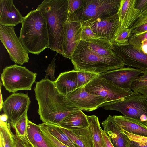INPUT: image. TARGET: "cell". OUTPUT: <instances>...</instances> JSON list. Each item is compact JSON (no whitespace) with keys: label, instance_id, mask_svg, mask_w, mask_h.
Instances as JSON below:
<instances>
[{"label":"cell","instance_id":"1","mask_svg":"<svg viewBox=\"0 0 147 147\" xmlns=\"http://www.w3.org/2000/svg\"><path fill=\"white\" fill-rule=\"evenodd\" d=\"M34 90L38 112L43 123L58 125L69 114L80 109L69 106L65 97L57 91L54 81L48 79L36 82Z\"/></svg>","mask_w":147,"mask_h":147},{"label":"cell","instance_id":"2","mask_svg":"<svg viewBox=\"0 0 147 147\" xmlns=\"http://www.w3.org/2000/svg\"><path fill=\"white\" fill-rule=\"evenodd\" d=\"M47 22L49 48L63 55V27L68 16V0H44L36 9Z\"/></svg>","mask_w":147,"mask_h":147},{"label":"cell","instance_id":"3","mask_svg":"<svg viewBox=\"0 0 147 147\" xmlns=\"http://www.w3.org/2000/svg\"><path fill=\"white\" fill-rule=\"evenodd\" d=\"M19 38L28 53L38 55L49 46L47 22L37 9L24 17Z\"/></svg>","mask_w":147,"mask_h":147},{"label":"cell","instance_id":"4","mask_svg":"<svg viewBox=\"0 0 147 147\" xmlns=\"http://www.w3.org/2000/svg\"><path fill=\"white\" fill-rule=\"evenodd\" d=\"M70 59L77 71L98 74L125 67V65L118 57L98 56L88 48L87 42L81 40Z\"/></svg>","mask_w":147,"mask_h":147},{"label":"cell","instance_id":"5","mask_svg":"<svg viewBox=\"0 0 147 147\" xmlns=\"http://www.w3.org/2000/svg\"><path fill=\"white\" fill-rule=\"evenodd\" d=\"M121 0H84L82 6L67 16V21H75L82 25L97 19L117 14Z\"/></svg>","mask_w":147,"mask_h":147},{"label":"cell","instance_id":"6","mask_svg":"<svg viewBox=\"0 0 147 147\" xmlns=\"http://www.w3.org/2000/svg\"><path fill=\"white\" fill-rule=\"evenodd\" d=\"M100 107L107 110H115L126 117L146 125L147 123V100L138 94L113 101L105 103Z\"/></svg>","mask_w":147,"mask_h":147},{"label":"cell","instance_id":"7","mask_svg":"<svg viewBox=\"0 0 147 147\" xmlns=\"http://www.w3.org/2000/svg\"><path fill=\"white\" fill-rule=\"evenodd\" d=\"M37 75L26 67L15 64L3 69L1 79L6 90L14 93L20 90H31Z\"/></svg>","mask_w":147,"mask_h":147},{"label":"cell","instance_id":"8","mask_svg":"<svg viewBox=\"0 0 147 147\" xmlns=\"http://www.w3.org/2000/svg\"><path fill=\"white\" fill-rule=\"evenodd\" d=\"M0 40L15 63L22 65L28 62V52L17 36L14 27L0 24Z\"/></svg>","mask_w":147,"mask_h":147},{"label":"cell","instance_id":"9","mask_svg":"<svg viewBox=\"0 0 147 147\" xmlns=\"http://www.w3.org/2000/svg\"><path fill=\"white\" fill-rule=\"evenodd\" d=\"M86 90L93 94L101 96L108 103L127 97L135 94L132 91L121 88L107 80L97 77L84 86Z\"/></svg>","mask_w":147,"mask_h":147},{"label":"cell","instance_id":"10","mask_svg":"<svg viewBox=\"0 0 147 147\" xmlns=\"http://www.w3.org/2000/svg\"><path fill=\"white\" fill-rule=\"evenodd\" d=\"M65 98L69 106L87 111L95 110L106 102L102 96L87 92L84 86L77 88Z\"/></svg>","mask_w":147,"mask_h":147},{"label":"cell","instance_id":"11","mask_svg":"<svg viewBox=\"0 0 147 147\" xmlns=\"http://www.w3.org/2000/svg\"><path fill=\"white\" fill-rule=\"evenodd\" d=\"M113 50L125 65L147 71V54L134 48L129 42L112 43Z\"/></svg>","mask_w":147,"mask_h":147},{"label":"cell","instance_id":"12","mask_svg":"<svg viewBox=\"0 0 147 147\" xmlns=\"http://www.w3.org/2000/svg\"><path fill=\"white\" fill-rule=\"evenodd\" d=\"M143 72L140 69L128 67L109 70L99 74L98 77L104 79L121 88L131 91L133 84Z\"/></svg>","mask_w":147,"mask_h":147},{"label":"cell","instance_id":"13","mask_svg":"<svg viewBox=\"0 0 147 147\" xmlns=\"http://www.w3.org/2000/svg\"><path fill=\"white\" fill-rule=\"evenodd\" d=\"M31 102L28 94L13 93L3 102L2 109L10 123L16 122L28 110Z\"/></svg>","mask_w":147,"mask_h":147},{"label":"cell","instance_id":"14","mask_svg":"<svg viewBox=\"0 0 147 147\" xmlns=\"http://www.w3.org/2000/svg\"><path fill=\"white\" fill-rule=\"evenodd\" d=\"M63 27V56L70 59L81 40L82 26L80 22L66 21Z\"/></svg>","mask_w":147,"mask_h":147},{"label":"cell","instance_id":"15","mask_svg":"<svg viewBox=\"0 0 147 147\" xmlns=\"http://www.w3.org/2000/svg\"><path fill=\"white\" fill-rule=\"evenodd\" d=\"M121 23L118 14L102 19H99L82 25L89 26L94 32L99 37L113 42L115 34Z\"/></svg>","mask_w":147,"mask_h":147},{"label":"cell","instance_id":"16","mask_svg":"<svg viewBox=\"0 0 147 147\" xmlns=\"http://www.w3.org/2000/svg\"><path fill=\"white\" fill-rule=\"evenodd\" d=\"M103 130L114 147H127L130 140L109 115L101 123Z\"/></svg>","mask_w":147,"mask_h":147},{"label":"cell","instance_id":"17","mask_svg":"<svg viewBox=\"0 0 147 147\" xmlns=\"http://www.w3.org/2000/svg\"><path fill=\"white\" fill-rule=\"evenodd\" d=\"M24 18L13 0H0V24L13 27L22 23Z\"/></svg>","mask_w":147,"mask_h":147},{"label":"cell","instance_id":"18","mask_svg":"<svg viewBox=\"0 0 147 147\" xmlns=\"http://www.w3.org/2000/svg\"><path fill=\"white\" fill-rule=\"evenodd\" d=\"M54 82L58 92L65 97L78 88L77 71L61 73Z\"/></svg>","mask_w":147,"mask_h":147},{"label":"cell","instance_id":"19","mask_svg":"<svg viewBox=\"0 0 147 147\" xmlns=\"http://www.w3.org/2000/svg\"><path fill=\"white\" fill-rule=\"evenodd\" d=\"M113 117L115 123L122 130L134 135L147 137L146 125L124 116Z\"/></svg>","mask_w":147,"mask_h":147},{"label":"cell","instance_id":"20","mask_svg":"<svg viewBox=\"0 0 147 147\" xmlns=\"http://www.w3.org/2000/svg\"><path fill=\"white\" fill-rule=\"evenodd\" d=\"M58 126L67 129H73L86 127L89 123L86 115L82 110L74 111L66 117Z\"/></svg>","mask_w":147,"mask_h":147},{"label":"cell","instance_id":"21","mask_svg":"<svg viewBox=\"0 0 147 147\" xmlns=\"http://www.w3.org/2000/svg\"><path fill=\"white\" fill-rule=\"evenodd\" d=\"M88 48L97 55L103 57H117L113 50L112 43L108 40L100 38L86 41Z\"/></svg>","mask_w":147,"mask_h":147},{"label":"cell","instance_id":"22","mask_svg":"<svg viewBox=\"0 0 147 147\" xmlns=\"http://www.w3.org/2000/svg\"><path fill=\"white\" fill-rule=\"evenodd\" d=\"M26 139L32 147H52L46 140L38 125L28 121Z\"/></svg>","mask_w":147,"mask_h":147},{"label":"cell","instance_id":"23","mask_svg":"<svg viewBox=\"0 0 147 147\" xmlns=\"http://www.w3.org/2000/svg\"><path fill=\"white\" fill-rule=\"evenodd\" d=\"M87 118L93 135L95 147H103L102 129L98 117L95 115L87 116Z\"/></svg>","mask_w":147,"mask_h":147},{"label":"cell","instance_id":"24","mask_svg":"<svg viewBox=\"0 0 147 147\" xmlns=\"http://www.w3.org/2000/svg\"><path fill=\"white\" fill-rule=\"evenodd\" d=\"M44 123L49 132L62 143L69 147H79L62 131L60 127L53 124Z\"/></svg>","mask_w":147,"mask_h":147},{"label":"cell","instance_id":"25","mask_svg":"<svg viewBox=\"0 0 147 147\" xmlns=\"http://www.w3.org/2000/svg\"><path fill=\"white\" fill-rule=\"evenodd\" d=\"M10 124L0 120V136L3 138L4 147H16V137L11 131Z\"/></svg>","mask_w":147,"mask_h":147},{"label":"cell","instance_id":"26","mask_svg":"<svg viewBox=\"0 0 147 147\" xmlns=\"http://www.w3.org/2000/svg\"><path fill=\"white\" fill-rule=\"evenodd\" d=\"M69 130L77 136L86 147H95L92 132L89 125L86 127Z\"/></svg>","mask_w":147,"mask_h":147},{"label":"cell","instance_id":"27","mask_svg":"<svg viewBox=\"0 0 147 147\" xmlns=\"http://www.w3.org/2000/svg\"><path fill=\"white\" fill-rule=\"evenodd\" d=\"M27 110L23 115L14 123H11L15 130L18 138H26L27 125L28 120Z\"/></svg>","mask_w":147,"mask_h":147},{"label":"cell","instance_id":"28","mask_svg":"<svg viewBox=\"0 0 147 147\" xmlns=\"http://www.w3.org/2000/svg\"><path fill=\"white\" fill-rule=\"evenodd\" d=\"M131 30L121 25L116 32L112 43L122 44L129 42V39L132 35Z\"/></svg>","mask_w":147,"mask_h":147},{"label":"cell","instance_id":"29","mask_svg":"<svg viewBox=\"0 0 147 147\" xmlns=\"http://www.w3.org/2000/svg\"><path fill=\"white\" fill-rule=\"evenodd\" d=\"M98 74L86 71H77V88L84 86L94 78L97 77Z\"/></svg>","mask_w":147,"mask_h":147},{"label":"cell","instance_id":"30","mask_svg":"<svg viewBox=\"0 0 147 147\" xmlns=\"http://www.w3.org/2000/svg\"><path fill=\"white\" fill-rule=\"evenodd\" d=\"M147 40V32L135 36H132L129 39V43L138 51L141 50V43Z\"/></svg>","mask_w":147,"mask_h":147},{"label":"cell","instance_id":"31","mask_svg":"<svg viewBox=\"0 0 147 147\" xmlns=\"http://www.w3.org/2000/svg\"><path fill=\"white\" fill-rule=\"evenodd\" d=\"M147 87V71H143L133 84L131 90L134 92L137 90Z\"/></svg>","mask_w":147,"mask_h":147},{"label":"cell","instance_id":"32","mask_svg":"<svg viewBox=\"0 0 147 147\" xmlns=\"http://www.w3.org/2000/svg\"><path fill=\"white\" fill-rule=\"evenodd\" d=\"M88 26H82L81 32V40L86 41L90 39L100 38Z\"/></svg>","mask_w":147,"mask_h":147},{"label":"cell","instance_id":"33","mask_svg":"<svg viewBox=\"0 0 147 147\" xmlns=\"http://www.w3.org/2000/svg\"><path fill=\"white\" fill-rule=\"evenodd\" d=\"M84 0H68V16L74 13L83 5Z\"/></svg>","mask_w":147,"mask_h":147},{"label":"cell","instance_id":"34","mask_svg":"<svg viewBox=\"0 0 147 147\" xmlns=\"http://www.w3.org/2000/svg\"><path fill=\"white\" fill-rule=\"evenodd\" d=\"M61 128L62 131L79 147H86L82 141L75 134L70 130L61 127Z\"/></svg>","mask_w":147,"mask_h":147},{"label":"cell","instance_id":"35","mask_svg":"<svg viewBox=\"0 0 147 147\" xmlns=\"http://www.w3.org/2000/svg\"><path fill=\"white\" fill-rule=\"evenodd\" d=\"M146 23H147V9L142 13L139 18L129 29L131 30Z\"/></svg>","mask_w":147,"mask_h":147},{"label":"cell","instance_id":"36","mask_svg":"<svg viewBox=\"0 0 147 147\" xmlns=\"http://www.w3.org/2000/svg\"><path fill=\"white\" fill-rule=\"evenodd\" d=\"M123 133L126 135L130 140L140 143L147 145V137L139 136L131 134L122 130Z\"/></svg>","mask_w":147,"mask_h":147},{"label":"cell","instance_id":"37","mask_svg":"<svg viewBox=\"0 0 147 147\" xmlns=\"http://www.w3.org/2000/svg\"><path fill=\"white\" fill-rule=\"evenodd\" d=\"M55 57L53 58L50 64L49 65L46 71V75L45 79H47L49 76H50L52 81H55V79L54 76V72L55 69Z\"/></svg>","mask_w":147,"mask_h":147},{"label":"cell","instance_id":"38","mask_svg":"<svg viewBox=\"0 0 147 147\" xmlns=\"http://www.w3.org/2000/svg\"><path fill=\"white\" fill-rule=\"evenodd\" d=\"M147 32V23L143 24L131 30V33L132 36H135Z\"/></svg>","mask_w":147,"mask_h":147},{"label":"cell","instance_id":"39","mask_svg":"<svg viewBox=\"0 0 147 147\" xmlns=\"http://www.w3.org/2000/svg\"><path fill=\"white\" fill-rule=\"evenodd\" d=\"M16 147H32L27 141L26 138H20L16 137Z\"/></svg>","mask_w":147,"mask_h":147},{"label":"cell","instance_id":"40","mask_svg":"<svg viewBox=\"0 0 147 147\" xmlns=\"http://www.w3.org/2000/svg\"><path fill=\"white\" fill-rule=\"evenodd\" d=\"M102 133L103 147H114L105 131L103 129L102 130Z\"/></svg>","mask_w":147,"mask_h":147},{"label":"cell","instance_id":"41","mask_svg":"<svg viewBox=\"0 0 147 147\" xmlns=\"http://www.w3.org/2000/svg\"><path fill=\"white\" fill-rule=\"evenodd\" d=\"M127 147H147V145L133 140H130Z\"/></svg>","mask_w":147,"mask_h":147},{"label":"cell","instance_id":"42","mask_svg":"<svg viewBox=\"0 0 147 147\" xmlns=\"http://www.w3.org/2000/svg\"><path fill=\"white\" fill-rule=\"evenodd\" d=\"M135 94H138L145 96L147 98V87L139 89L134 92Z\"/></svg>","mask_w":147,"mask_h":147},{"label":"cell","instance_id":"43","mask_svg":"<svg viewBox=\"0 0 147 147\" xmlns=\"http://www.w3.org/2000/svg\"><path fill=\"white\" fill-rule=\"evenodd\" d=\"M2 85V83H1V81H0V111H1L3 107V98H2V95L1 93V86Z\"/></svg>","mask_w":147,"mask_h":147},{"label":"cell","instance_id":"44","mask_svg":"<svg viewBox=\"0 0 147 147\" xmlns=\"http://www.w3.org/2000/svg\"><path fill=\"white\" fill-rule=\"evenodd\" d=\"M0 120L5 122H7L8 120V116L5 114L3 113L0 115Z\"/></svg>","mask_w":147,"mask_h":147},{"label":"cell","instance_id":"45","mask_svg":"<svg viewBox=\"0 0 147 147\" xmlns=\"http://www.w3.org/2000/svg\"><path fill=\"white\" fill-rule=\"evenodd\" d=\"M141 50L142 52L145 54H147V44H142Z\"/></svg>","mask_w":147,"mask_h":147},{"label":"cell","instance_id":"46","mask_svg":"<svg viewBox=\"0 0 147 147\" xmlns=\"http://www.w3.org/2000/svg\"><path fill=\"white\" fill-rule=\"evenodd\" d=\"M0 147H4L3 139L2 137L0 136Z\"/></svg>","mask_w":147,"mask_h":147},{"label":"cell","instance_id":"47","mask_svg":"<svg viewBox=\"0 0 147 147\" xmlns=\"http://www.w3.org/2000/svg\"><path fill=\"white\" fill-rule=\"evenodd\" d=\"M146 43L147 44V40L142 42L141 43V45L142 44Z\"/></svg>","mask_w":147,"mask_h":147},{"label":"cell","instance_id":"48","mask_svg":"<svg viewBox=\"0 0 147 147\" xmlns=\"http://www.w3.org/2000/svg\"><path fill=\"white\" fill-rule=\"evenodd\" d=\"M146 125L147 126V123L146 124Z\"/></svg>","mask_w":147,"mask_h":147},{"label":"cell","instance_id":"49","mask_svg":"<svg viewBox=\"0 0 147 147\" xmlns=\"http://www.w3.org/2000/svg\"></svg>","mask_w":147,"mask_h":147}]
</instances>
